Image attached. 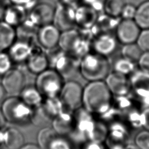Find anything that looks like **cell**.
Segmentation results:
<instances>
[{
	"instance_id": "1",
	"label": "cell",
	"mask_w": 149,
	"mask_h": 149,
	"mask_svg": "<svg viewBox=\"0 0 149 149\" xmlns=\"http://www.w3.org/2000/svg\"><path fill=\"white\" fill-rule=\"evenodd\" d=\"M112 97L104 80L90 81L83 88L82 104L88 111L99 115L112 104Z\"/></svg>"
},
{
	"instance_id": "2",
	"label": "cell",
	"mask_w": 149,
	"mask_h": 149,
	"mask_svg": "<svg viewBox=\"0 0 149 149\" xmlns=\"http://www.w3.org/2000/svg\"><path fill=\"white\" fill-rule=\"evenodd\" d=\"M82 76L89 81L104 80L110 73L108 57L90 51L80 59L79 66Z\"/></svg>"
},
{
	"instance_id": "3",
	"label": "cell",
	"mask_w": 149,
	"mask_h": 149,
	"mask_svg": "<svg viewBox=\"0 0 149 149\" xmlns=\"http://www.w3.org/2000/svg\"><path fill=\"white\" fill-rule=\"evenodd\" d=\"M33 109L20 98L12 97L3 101L1 111L5 120L13 123H24L31 121Z\"/></svg>"
},
{
	"instance_id": "4",
	"label": "cell",
	"mask_w": 149,
	"mask_h": 149,
	"mask_svg": "<svg viewBox=\"0 0 149 149\" xmlns=\"http://www.w3.org/2000/svg\"><path fill=\"white\" fill-rule=\"evenodd\" d=\"M93 113L84 108H78L74 115V126L69 134L77 143L83 144L88 141L96 120Z\"/></svg>"
},
{
	"instance_id": "5",
	"label": "cell",
	"mask_w": 149,
	"mask_h": 149,
	"mask_svg": "<svg viewBox=\"0 0 149 149\" xmlns=\"http://www.w3.org/2000/svg\"><path fill=\"white\" fill-rule=\"evenodd\" d=\"M36 87L46 98L57 97L63 85V77L53 69H45L38 74Z\"/></svg>"
},
{
	"instance_id": "6",
	"label": "cell",
	"mask_w": 149,
	"mask_h": 149,
	"mask_svg": "<svg viewBox=\"0 0 149 149\" xmlns=\"http://www.w3.org/2000/svg\"><path fill=\"white\" fill-rule=\"evenodd\" d=\"M48 51L51 52L47 54L49 65L62 77L68 76L76 66H79L80 59L72 56L61 48L56 49L55 48Z\"/></svg>"
},
{
	"instance_id": "7",
	"label": "cell",
	"mask_w": 149,
	"mask_h": 149,
	"mask_svg": "<svg viewBox=\"0 0 149 149\" xmlns=\"http://www.w3.org/2000/svg\"><path fill=\"white\" fill-rule=\"evenodd\" d=\"M54 11L55 6L51 3L38 2L29 10L26 22L36 29L52 23Z\"/></svg>"
},
{
	"instance_id": "8",
	"label": "cell",
	"mask_w": 149,
	"mask_h": 149,
	"mask_svg": "<svg viewBox=\"0 0 149 149\" xmlns=\"http://www.w3.org/2000/svg\"><path fill=\"white\" fill-rule=\"evenodd\" d=\"M83 88L77 81H69L63 84L59 93V98L69 109H77L82 103Z\"/></svg>"
},
{
	"instance_id": "9",
	"label": "cell",
	"mask_w": 149,
	"mask_h": 149,
	"mask_svg": "<svg viewBox=\"0 0 149 149\" xmlns=\"http://www.w3.org/2000/svg\"><path fill=\"white\" fill-rule=\"evenodd\" d=\"M118 44V41L112 32L100 33L92 38L91 51L108 57L116 51Z\"/></svg>"
},
{
	"instance_id": "10",
	"label": "cell",
	"mask_w": 149,
	"mask_h": 149,
	"mask_svg": "<svg viewBox=\"0 0 149 149\" xmlns=\"http://www.w3.org/2000/svg\"><path fill=\"white\" fill-rule=\"evenodd\" d=\"M141 29L134 19H122L115 29V36L118 42L125 45L136 42Z\"/></svg>"
},
{
	"instance_id": "11",
	"label": "cell",
	"mask_w": 149,
	"mask_h": 149,
	"mask_svg": "<svg viewBox=\"0 0 149 149\" xmlns=\"http://www.w3.org/2000/svg\"><path fill=\"white\" fill-rule=\"evenodd\" d=\"M61 31L52 23L38 27L36 38L40 46L46 50H51L58 46Z\"/></svg>"
},
{
	"instance_id": "12",
	"label": "cell",
	"mask_w": 149,
	"mask_h": 149,
	"mask_svg": "<svg viewBox=\"0 0 149 149\" xmlns=\"http://www.w3.org/2000/svg\"><path fill=\"white\" fill-rule=\"evenodd\" d=\"M99 15V12L95 9L80 3L74 10L75 26L80 30L89 31L95 25Z\"/></svg>"
},
{
	"instance_id": "13",
	"label": "cell",
	"mask_w": 149,
	"mask_h": 149,
	"mask_svg": "<svg viewBox=\"0 0 149 149\" xmlns=\"http://www.w3.org/2000/svg\"><path fill=\"white\" fill-rule=\"evenodd\" d=\"M74 10V8L66 6L58 2L55 6L52 23L61 31L76 27Z\"/></svg>"
},
{
	"instance_id": "14",
	"label": "cell",
	"mask_w": 149,
	"mask_h": 149,
	"mask_svg": "<svg viewBox=\"0 0 149 149\" xmlns=\"http://www.w3.org/2000/svg\"><path fill=\"white\" fill-rule=\"evenodd\" d=\"M104 81L113 96L127 95L131 92L127 76L113 71L108 74Z\"/></svg>"
},
{
	"instance_id": "15",
	"label": "cell",
	"mask_w": 149,
	"mask_h": 149,
	"mask_svg": "<svg viewBox=\"0 0 149 149\" xmlns=\"http://www.w3.org/2000/svg\"><path fill=\"white\" fill-rule=\"evenodd\" d=\"M131 91L139 100L149 95V73L137 68L129 76Z\"/></svg>"
},
{
	"instance_id": "16",
	"label": "cell",
	"mask_w": 149,
	"mask_h": 149,
	"mask_svg": "<svg viewBox=\"0 0 149 149\" xmlns=\"http://www.w3.org/2000/svg\"><path fill=\"white\" fill-rule=\"evenodd\" d=\"M34 47L33 40L16 37L8 50V54L12 61L19 63L23 62L27 60Z\"/></svg>"
},
{
	"instance_id": "17",
	"label": "cell",
	"mask_w": 149,
	"mask_h": 149,
	"mask_svg": "<svg viewBox=\"0 0 149 149\" xmlns=\"http://www.w3.org/2000/svg\"><path fill=\"white\" fill-rule=\"evenodd\" d=\"M28 12L24 6L9 3L5 5L2 20L16 29L26 22Z\"/></svg>"
},
{
	"instance_id": "18",
	"label": "cell",
	"mask_w": 149,
	"mask_h": 149,
	"mask_svg": "<svg viewBox=\"0 0 149 149\" xmlns=\"http://www.w3.org/2000/svg\"><path fill=\"white\" fill-rule=\"evenodd\" d=\"M24 83V74L19 69H10L3 75L2 85L5 92L8 94L15 95L20 93Z\"/></svg>"
},
{
	"instance_id": "19",
	"label": "cell",
	"mask_w": 149,
	"mask_h": 149,
	"mask_svg": "<svg viewBox=\"0 0 149 149\" xmlns=\"http://www.w3.org/2000/svg\"><path fill=\"white\" fill-rule=\"evenodd\" d=\"M26 62L29 70L34 74H39L44 71L49 65L47 55L41 47L36 45Z\"/></svg>"
},
{
	"instance_id": "20",
	"label": "cell",
	"mask_w": 149,
	"mask_h": 149,
	"mask_svg": "<svg viewBox=\"0 0 149 149\" xmlns=\"http://www.w3.org/2000/svg\"><path fill=\"white\" fill-rule=\"evenodd\" d=\"M108 127V139L125 144L127 143L130 137V130L126 122L119 119L115 120L110 122Z\"/></svg>"
},
{
	"instance_id": "21",
	"label": "cell",
	"mask_w": 149,
	"mask_h": 149,
	"mask_svg": "<svg viewBox=\"0 0 149 149\" xmlns=\"http://www.w3.org/2000/svg\"><path fill=\"white\" fill-rule=\"evenodd\" d=\"M74 122L73 114L63 111L53 118L52 128L58 134H70L73 130Z\"/></svg>"
},
{
	"instance_id": "22",
	"label": "cell",
	"mask_w": 149,
	"mask_h": 149,
	"mask_svg": "<svg viewBox=\"0 0 149 149\" xmlns=\"http://www.w3.org/2000/svg\"><path fill=\"white\" fill-rule=\"evenodd\" d=\"M2 132L3 145L8 149H19L24 144L23 135L18 129L9 127Z\"/></svg>"
},
{
	"instance_id": "23",
	"label": "cell",
	"mask_w": 149,
	"mask_h": 149,
	"mask_svg": "<svg viewBox=\"0 0 149 149\" xmlns=\"http://www.w3.org/2000/svg\"><path fill=\"white\" fill-rule=\"evenodd\" d=\"M17 37L15 28L4 21H0V52L9 49Z\"/></svg>"
},
{
	"instance_id": "24",
	"label": "cell",
	"mask_w": 149,
	"mask_h": 149,
	"mask_svg": "<svg viewBox=\"0 0 149 149\" xmlns=\"http://www.w3.org/2000/svg\"><path fill=\"white\" fill-rule=\"evenodd\" d=\"M21 100L31 108L40 105L42 102V95L36 87H27L20 91Z\"/></svg>"
},
{
	"instance_id": "25",
	"label": "cell",
	"mask_w": 149,
	"mask_h": 149,
	"mask_svg": "<svg viewBox=\"0 0 149 149\" xmlns=\"http://www.w3.org/2000/svg\"><path fill=\"white\" fill-rule=\"evenodd\" d=\"M125 122L132 129H140L143 128V115L142 111L133 107L123 113Z\"/></svg>"
},
{
	"instance_id": "26",
	"label": "cell",
	"mask_w": 149,
	"mask_h": 149,
	"mask_svg": "<svg viewBox=\"0 0 149 149\" xmlns=\"http://www.w3.org/2000/svg\"><path fill=\"white\" fill-rule=\"evenodd\" d=\"M133 19L141 29H149V0L143 1L137 6Z\"/></svg>"
},
{
	"instance_id": "27",
	"label": "cell",
	"mask_w": 149,
	"mask_h": 149,
	"mask_svg": "<svg viewBox=\"0 0 149 149\" xmlns=\"http://www.w3.org/2000/svg\"><path fill=\"white\" fill-rule=\"evenodd\" d=\"M126 3L125 0H105L102 7L104 14L113 18L120 17L122 10Z\"/></svg>"
},
{
	"instance_id": "28",
	"label": "cell",
	"mask_w": 149,
	"mask_h": 149,
	"mask_svg": "<svg viewBox=\"0 0 149 149\" xmlns=\"http://www.w3.org/2000/svg\"><path fill=\"white\" fill-rule=\"evenodd\" d=\"M136 64V63L121 56L114 61L112 66L113 71L129 76L137 69Z\"/></svg>"
},
{
	"instance_id": "29",
	"label": "cell",
	"mask_w": 149,
	"mask_h": 149,
	"mask_svg": "<svg viewBox=\"0 0 149 149\" xmlns=\"http://www.w3.org/2000/svg\"><path fill=\"white\" fill-rule=\"evenodd\" d=\"M58 136L53 128L44 127L39 131L37 134L38 146L41 149H48L51 142Z\"/></svg>"
},
{
	"instance_id": "30",
	"label": "cell",
	"mask_w": 149,
	"mask_h": 149,
	"mask_svg": "<svg viewBox=\"0 0 149 149\" xmlns=\"http://www.w3.org/2000/svg\"><path fill=\"white\" fill-rule=\"evenodd\" d=\"M42 105L52 118L64 111V105L60 98L57 97L46 98L45 101L44 102L42 101Z\"/></svg>"
},
{
	"instance_id": "31",
	"label": "cell",
	"mask_w": 149,
	"mask_h": 149,
	"mask_svg": "<svg viewBox=\"0 0 149 149\" xmlns=\"http://www.w3.org/2000/svg\"><path fill=\"white\" fill-rule=\"evenodd\" d=\"M108 136V127L106 123L98 120L95 122L94 129L91 134L89 140L104 143Z\"/></svg>"
},
{
	"instance_id": "32",
	"label": "cell",
	"mask_w": 149,
	"mask_h": 149,
	"mask_svg": "<svg viewBox=\"0 0 149 149\" xmlns=\"http://www.w3.org/2000/svg\"><path fill=\"white\" fill-rule=\"evenodd\" d=\"M143 52L136 42L125 44L121 49L122 56L136 63Z\"/></svg>"
},
{
	"instance_id": "33",
	"label": "cell",
	"mask_w": 149,
	"mask_h": 149,
	"mask_svg": "<svg viewBox=\"0 0 149 149\" xmlns=\"http://www.w3.org/2000/svg\"><path fill=\"white\" fill-rule=\"evenodd\" d=\"M112 98L113 104L123 113L133 107V101L129 94L123 95L113 96Z\"/></svg>"
},
{
	"instance_id": "34",
	"label": "cell",
	"mask_w": 149,
	"mask_h": 149,
	"mask_svg": "<svg viewBox=\"0 0 149 149\" xmlns=\"http://www.w3.org/2000/svg\"><path fill=\"white\" fill-rule=\"evenodd\" d=\"M134 144L139 149H149V130L143 129L139 131L134 137Z\"/></svg>"
},
{
	"instance_id": "35",
	"label": "cell",
	"mask_w": 149,
	"mask_h": 149,
	"mask_svg": "<svg viewBox=\"0 0 149 149\" xmlns=\"http://www.w3.org/2000/svg\"><path fill=\"white\" fill-rule=\"evenodd\" d=\"M136 42L143 51H149V29H141Z\"/></svg>"
},
{
	"instance_id": "36",
	"label": "cell",
	"mask_w": 149,
	"mask_h": 149,
	"mask_svg": "<svg viewBox=\"0 0 149 149\" xmlns=\"http://www.w3.org/2000/svg\"><path fill=\"white\" fill-rule=\"evenodd\" d=\"M12 60L6 51L0 52V75H3L11 69Z\"/></svg>"
},
{
	"instance_id": "37",
	"label": "cell",
	"mask_w": 149,
	"mask_h": 149,
	"mask_svg": "<svg viewBox=\"0 0 149 149\" xmlns=\"http://www.w3.org/2000/svg\"><path fill=\"white\" fill-rule=\"evenodd\" d=\"M48 149H72V147L67 140L58 136L51 142Z\"/></svg>"
},
{
	"instance_id": "38",
	"label": "cell",
	"mask_w": 149,
	"mask_h": 149,
	"mask_svg": "<svg viewBox=\"0 0 149 149\" xmlns=\"http://www.w3.org/2000/svg\"><path fill=\"white\" fill-rule=\"evenodd\" d=\"M137 6L131 3H125L120 14V17L124 19H133L136 14Z\"/></svg>"
},
{
	"instance_id": "39",
	"label": "cell",
	"mask_w": 149,
	"mask_h": 149,
	"mask_svg": "<svg viewBox=\"0 0 149 149\" xmlns=\"http://www.w3.org/2000/svg\"><path fill=\"white\" fill-rule=\"evenodd\" d=\"M137 64L139 69L149 73V51H143Z\"/></svg>"
},
{
	"instance_id": "40",
	"label": "cell",
	"mask_w": 149,
	"mask_h": 149,
	"mask_svg": "<svg viewBox=\"0 0 149 149\" xmlns=\"http://www.w3.org/2000/svg\"><path fill=\"white\" fill-rule=\"evenodd\" d=\"M8 3L20 5L26 8L28 10L32 8L37 3L38 0H8Z\"/></svg>"
},
{
	"instance_id": "41",
	"label": "cell",
	"mask_w": 149,
	"mask_h": 149,
	"mask_svg": "<svg viewBox=\"0 0 149 149\" xmlns=\"http://www.w3.org/2000/svg\"><path fill=\"white\" fill-rule=\"evenodd\" d=\"M104 1L105 0H81V3L90 6L100 12L102 10Z\"/></svg>"
},
{
	"instance_id": "42",
	"label": "cell",
	"mask_w": 149,
	"mask_h": 149,
	"mask_svg": "<svg viewBox=\"0 0 149 149\" xmlns=\"http://www.w3.org/2000/svg\"><path fill=\"white\" fill-rule=\"evenodd\" d=\"M104 143L88 140L83 144L82 149H105Z\"/></svg>"
},
{
	"instance_id": "43",
	"label": "cell",
	"mask_w": 149,
	"mask_h": 149,
	"mask_svg": "<svg viewBox=\"0 0 149 149\" xmlns=\"http://www.w3.org/2000/svg\"><path fill=\"white\" fill-rule=\"evenodd\" d=\"M58 2L66 6L76 8L81 3V0H58Z\"/></svg>"
},
{
	"instance_id": "44",
	"label": "cell",
	"mask_w": 149,
	"mask_h": 149,
	"mask_svg": "<svg viewBox=\"0 0 149 149\" xmlns=\"http://www.w3.org/2000/svg\"><path fill=\"white\" fill-rule=\"evenodd\" d=\"M142 113L143 115V129L149 130V108L142 109Z\"/></svg>"
},
{
	"instance_id": "45",
	"label": "cell",
	"mask_w": 149,
	"mask_h": 149,
	"mask_svg": "<svg viewBox=\"0 0 149 149\" xmlns=\"http://www.w3.org/2000/svg\"><path fill=\"white\" fill-rule=\"evenodd\" d=\"M139 101L141 104L142 109L149 108V95L139 99Z\"/></svg>"
},
{
	"instance_id": "46",
	"label": "cell",
	"mask_w": 149,
	"mask_h": 149,
	"mask_svg": "<svg viewBox=\"0 0 149 149\" xmlns=\"http://www.w3.org/2000/svg\"><path fill=\"white\" fill-rule=\"evenodd\" d=\"M19 149H41L40 147L33 143H28L26 144H23Z\"/></svg>"
},
{
	"instance_id": "47",
	"label": "cell",
	"mask_w": 149,
	"mask_h": 149,
	"mask_svg": "<svg viewBox=\"0 0 149 149\" xmlns=\"http://www.w3.org/2000/svg\"><path fill=\"white\" fill-rule=\"evenodd\" d=\"M5 5L3 2H0V21L3 20V16L4 13V10Z\"/></svg>"
},
{
	"instance_id": "48",
	"label": "cell",
	"mask_w": 149,
	"mask_h": 149,
	"mask_svg": "<svg viewBox=\"0 0 149 149\" xmlns=\"http://www.w3.org/2000/svg\"><path fill=\"white\" fill-rule=\"evenodd\" d=\"M122 149H139L134 143L131 144V143H126Z\"/></svg>"
},
{
	"instance_id": "49",
	"label": "cell",
	"mask_w": 149,
	"mask_h": 149,
	"mask_svg": "<svg viewBox=\"0 0 149 149\" xmlns=\"http://www.w3.org/2000/svg\"><path fill=\"white\" fill-rule=\"evenodd\" d=\"M5 121V119L3 115L2 111L0 110V129L2 127H3V126L4 125Z\"/></svg>"
},
{
	"instance_id": "50",
	"label": "cell",
	"mask_w": 149,
	"mask_h": 149,
	"mask_svg": "<svg viewBox=\"0 0 149 149\" xmlns=\"http://www.w3.org/2000/svg\"><path fill=\"white\" fill-rule=\"evenodd\" d=\"M5 91L2 86V84H0V101L3 99L4 95H5Z\"/></svg>"
},
{
	"instance_id": "51",
	"label": "cell",
	"mask_w": 149,
	"mask_h": 149,
	"mask_svg": "<svg viewBox=\"0 0 149 149\" xmlns=\"http://www.w3.org/2000/svg\"><path fill=\"white\" fill-rule=\"evenodd\" d=\"M3 145V132L2 130L0 129V148L2 147V146Z\"/></svg>"
}]
</instances>
